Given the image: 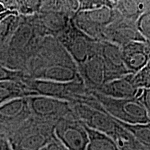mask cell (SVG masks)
<instances>
[{
	"label": "cell",
	"mask_w": 150,
	"mask_h": 150,
	"mask_svg": "<svg viewBox=\"0 0 150 150\" xmlns=\"http://www.w3.org/2000/svg\"><path fill=\"white\" fill-rule=\"evenodd\" d=\"M100 55L104 63L106 83L131 74L124 64L120 46L107 40L100 41Z\"/></svg>",
	"instance_id": "cell-12"
},
{
	"label": "cell",
	"mask_w": 150,
	"mask_h": 150,
	"mask_svg": "<svg viewBox=\"0 0 150 150\" xmlns=\"http://www.w3.org/2000/svg\"><path fill=\"white\" fill-rule=\"evenodd\" d=\"M3 103H4V102H0V105H1V104H3Z\"/></svg>",
	"instance_id": "cell-32"
},
{
	"label": "cell",
	"mask_w": 150,
	"mask_h": 150,
	"mask_svg": "<svg viewBox=\"0 0 150 150\" xmlns=\"http://www.w3.org/2000/svg\"><path fill=\"white\" fill-rule=\"evenodd\" d=\"M28 103L31 117L56 125L60 120L73 113L71 103L45 96L29 97Z\"/></svg>",
	"instance_id": "cell-9"
},
{
	"label": "cell",
	"mask_w": 150,
	"mask_h": 150,
	"mask_svg": "<svg viewBox=\"0 0 150 150\" xmlns=\"http://www.w3.org/2000/svg\"><path fill=\"white\" fill-rule=\"evenodd\" d=\"M124 64L131 74H136L150 62V42L133 41L121 47Z\"/></svg>",
	"instance_id": "cell-13"
},
{
	"label": "cell",
	"mask_w": 150,
	"mask_h": 150,
	"mask_svg": "<svg viewBox=\"0 0 150 150\" xmlns=\"http://www.w3.org/2000/svg\"><path fill=\"white\" fill-rule=\"evenodd\" d=\"M6 11H7V10L6 9L4 6L2 4V3L0 2V14L6 12Z\"/></svg>",
	"instance_id": "cell-31"
},
{
	"label": "cell",
	"mask_w": 150,
	"mask_h": 150,
	"mask_svg": "<svg viewBox=\"0 0 150 150\" xmlns=\"http://www.w3.org/2000/svg\"><path fill=\"white\" fill-rule=\"evenodd\" d=\"M71 105L75 117L88 128L104 133L114 140L121 131V125L102 107L93 108L79 103Z\"/></svg>",
	"instance_id": "cell-8"
},
{
	"label": "cell",
	"mask_w": 150,
	"mask_h": 150,
	"mask_svg": "<svg viewBox=\"0 0 150 150\" xmlns=\"http://www.w3.org/2000/svg\"><path fill=\"white\" fill-rule=\"evenodd\" d=\"M105 31L110 39L107 41L114 43L120 47L133 41L145 40L138 32L136 27H134L133 25L126 22H120L116 25L112 23Z\"/></svg>",
	"instance_id": "cell-17"
},
{
	"label": "cell",
	"mask_w": 150,
	"mask_h": 150,
	"mask_svg": "<svg viewBox=\"0 0 150 150\" xmlns=\"http://www.w3.org/2000/svg\"><path fill=\"white\" fill-rule=\"evenodd\" d=\"M20 16L17 13L8 15L0 22V47L10 38L20 22Z\"/></svg>",
	"instance_id": "cell-22"
},
{
	"label": "cell",
	"mask_w": 150,
	"mask_h": 150,
	"mask_svg": "<svg viewBox=\"0 0 150 150\" xmlns=\"http://www.w3.org/2000/svg\"><path fill=\"white\" fill-rule=\"evenodd\" d=\"M12 13H14V12H11V11H6V12L3 13H1L0 14V22L1 21V20H3V19H4L6 17L8 16V15H11Z\"/></svg>",
	"instance_id": "cell-30"
},
{
	"label": "cell",
	"mask_w": 150,
	"mask_h": 150,
	"mask_svg": "<svg viewBox=\"0 0 150 150\" xmlns=\"http://www.w3.org/2000/svg\"><path fill=\"white\" fill-rule=\"evenodd\" d=\"M118 9L127 18H131L137 15L140 11L139 5L135 1H122L118 6Z\"/></svg>",
	"instance_id": "cell-26"
},
{
	"label": "cell",
	"mask_w": 150,
	"mask_h": 150,
	"mask_svg": "<svg viewBox=\"0 0 150 150\" xmlns=\"http://www.w3.org/2000/svg\"><path fill=\"white\" fill-rule=\"evenodd\" d=\"M89 92L105 111L116 120L128 125L150 123V118L145 107L138 99H115L96 91Z\"/></svg>",
	"instance_id": "cell-4"
},
{
	"label": "cell",
	"mask_w": 150,
	"mask_h": 150,
	"mask_svg": "<svg viewBox=\"0 0 150 150\" xmlns=\"http://www.w3.org/2000/svg\"><path fill=\"white\" fill-rule=\"evenodd\" d=\"M32 96H38V95L30 91L22 82L11 81L0 82V102H6L13 99Z\"/></svg>",
	"instance_id": "cell-18"
},
{
	"label": "cell",
	"mask_w": 150,
	"mask_h": 150,
	"mask_svg": "<svg viewBox=\"0 0 150 150\" xmlns=\"http://www.w3.org/2000/svg\"><path fill=\"white\" fill-rule=\"evenodd\" d=\"M35 18L43 34L55 38L66 29L72 20L69 15L54 11H40Z\"/></svg>",
	"instance_id": "cell-15"
},
{
	"label": "cell",
	"mask_w": 150,
	"mask_h": 150,
	"mask_svg": "<svg viewBox=\"0 0 150 150\" xmlns=\"http://www.w3.org/2000/svg\"><path fill=\"white\" fill-rule=\"evenodd\" d=\"M31 116L27 97L8 101L0 105V134L8 136Z\"/></svg>",
	"instance_id": "cell-11"
},
{
	"label": "cell",
	"mask_w": 150,
	"mask_h": 150,
	"mask_svg": "<svg viewBox=\"0 0 150 150\" xmlns=\"http://www.w3.org/2000/svg\"><path fill=\"white\" fill-rule=\"evenodd\" d=\"M116 121L128 131L136 142L146 147L150 148V123L128 125L118 120Z\"/></svg>",
	"instance_id": "cell-21"
},
{
	"label": "cell",
	"mask_w": 150,
	"mask_h": 150,
	"mask_svg": "<svg viewBox=\"0 0 150 150\" xmlns=\"http://www.w3.org/2000/svg\"><path fill=\"white\" fill-rule=\"evenodd\" d=\"M143 105L147 115L150 118V88L142 89L138 88L137 96L136 97Z\"/></svg>",
	"instance_id": "cell-27"
},
{
	"label": "cell",
	"mask_w": 150,
	"mask_h": 150,
	"mask_svg": "<svg viewBox=\"0 0 150 150\" xmlns=\"http://www.w3.org/2000/svg\"><path fill=\"white\" fill-rule=\"evenodd\" d=\"M23 83L30 91L40 96L52 97L70 103L76 102L88 92L82 81L56 82L33 79L27 76Z\"/></svg>",
	"instance_id": "cell-5"
},
{
	"label": "cell",
	"mask_w": 150,
	"mask_h": 150,
	"mask_svg": "<svg viewBox=\"0 0 150 150\" xmlns=\"http://www.w3.org/2000/svg\"><path fill=\"white\" fill-rule=\"evenodd\" d=\"M24 73L33 79L56 82L81 81L78 67L57 38L47 35L28 60Z\"/></svg>",
	"instance_id": "cell-1"
},
{
	"label": "cell",
	"mask_w": 150,
	"mask_h": 150,
	"mask_svg": "<svg viewBox=\"0 0 150 150\" xmlns=\"http://www.w3.org/2000/svg\"><path fill=\"white\" fill-rule=\"evenodd\" d=\"M0 150H11L8 140L6 135L0 134Z\"/></svg>",
	"instance_id": "cell-29"
},
{
	"label": "cell",
	"mask_w": 150,
	"mask_h": 150,
	"mask_svg": "<svg viewBox=\"0 0 150 150\" xmlns=\"http://www.w3.org/2000/svg\"><path fill=\"white\" fill-rule=\"evenodd\" d=\"M40 150H68L67 148H65L62 144L55 138L54 140H52L51 142L47 144L46 146H45L42 149Z\"/></svg>",
	"instance_id": "cell-28"
},
{
	"label": "cell",
	"mask_w": 150,
	"mask_h": 150,
	"mask_svg": "<svg viewBox=\"0 0 150 150\" xmlns=\"http://www.w3.org/2000/svg\"><path fill=\"white\" fill-rule=\"evenodd\" d=\"M7 11L16 13L18 16H31L40 12L42 1H16L0 0Z\"/></svg>",
	"instance_id": "cell-20"
},
{
	"label": "cell",
	"mask_w": 150,
	"mask_h": 150,
	"mask_svg": "<svg viewBox=\"0 0 150 150\" xmlns=\"http://www.w3.org/2000/svg\"><path fill=\"white\" fill-rule=\"evenodd\" d=\"M136 27L142 37L146 41L150 42V12L140 15Z\"/></svg>",
	"instance_id": "cell-25"
},
{
	"label": "cell",
	"mask_w": 150,
	"mask_h": 150,
	"mask_svg": "<svg viewBox=\"0 0 150 150\" xmlns=\"http://www.w3.org/2000/svg\"><path fill=\"white\" fill-rule=\"evenodd\" d=\"M132 74L110 81L93 91L115 99L136 98L138 89L135 87L131 81Z\"/></svg>",
	"instance_id": "cell-16"
},
{
	"label": "cell",
	"mask_w": 150,
	"mask_h": 150,
	"mask_svg": "<svg viewBox=\"0 0 150 150\" xmlns=\"http://www.w3.org/2000/svg\"><path fill=\"white\" fill-rule=\"evenodd\" d=\"M77 67L81 79L88 91H95L106 83V71L100 52L91 56Z\"/></svg>",
	"instance_id": "cell-14"
},
{
	"label": "cell",
	"mask_w": 150,
	"mask_h": 150,
	"mask_svg": "<svg viewBox=\"0 0 150 150\" xmlns=\"http://www.w3.org/2000/svg\"><path fill=\"white\" fill-rule=\"evenodd\" d=\"M131 81L136 88H150V62L142 70L132 74Z\"/></svg>",
	"instance_id": "cell-23"
},
{
	"label": "cell",
	"mask_w": 150,
	"mask_h": 150,
	"mask_svg": "<svg viewBox=\"0 0 150 150\" xmlns=\"http://www.w3.org/2000/svg\"><path fill=\"white\" fill-rule=\"evenodd\" d=\"M115 17L113 10L106 5L92 10L78 11L72 21L85 34L94 40L102 41L105 30L115 22Z\"/></svg>",
	"instance_id": "cell-7"
},
{
	"label": "cell",
	"mask_w": 150,
	"mask_h": 150,
	"mask_svg": "<svg viewBox=\"0 0 150 150\" xmlns=\"http://www.w3.org/2000/svg\"><path fill=\"white\" fill-rule=\"evenodd\" d=\"M54 136L68 150H87L89 140L86 127L74 112L56 124Z\"/></svg>",
	"instance_id": "cell-10"
},
{
	"label": "cell",
	"mask_w": 150,
	"mask_h": 150,
	"mask_svg": "<svg viewBox=\"0 0 150 150\" xmlns=\"http://www.w3.org/2000/svg\"><path fill=\"white\" fill-rule=\"evenodd\" d=\"M20 16L16 29L7 42L0 47V64L24 72L28 60L45 35L38 24L35 15Z\"/></svg>",
	"instance_id": "cell-2"
},
{
	"label": "cell",
	"mask_w": 150,
	"mask_h": 150,
	"mask_svg": "<svg viewBox=\"0 0 150 150\" xmlns=\"http://www.w3.org/2000/svg\"><path fill=\"white\" fill-rule=\"evenodd\" d=\"M27 76V75L23 72L11 70L0 64V82L11 81L23 83V81Z\"/></svg>",
	"instance_id": "cell-24"
},
{
	"label": "cell",
	"mask_w": 150,
	"mask_h": 150,
	"mask_svg": "<svg viewBox=\"0 0 150 150\" xmlns=\"http://www.w3.org/2000/svg\"><path fill=\"white\" fill-rule=\"evenodd\" d=\"M56 38L65 48L77 66L94 54L100 52V41L94 40L82 32L74 25L72 20L66 29Z\"/></svg>",
	"instance_id": "cell-6"
},
{
	"label": "cell",
	"mask_w": 150,
	"mask_h": 150,
	"mask_svg": "<svg viewBox=\"0 0 150 150\" xmlns=\"http://www.w3.org/2000/svg\"><path fill=\"white\" fill-rule=\"evenodd\" d=\"M86 129L89 140L87 150H121L115 140L107 134L87 127Z\"/></svg>",
	"instance_id": "cell-19"
},
{
	"label": "cell",
	"mask_w": 150,
	"mask_h": 150,
	"mask_svg": "<svg viewBox=\"0 0 150 150\" xmlns=\"http://www.w3.org/2000/svg\"><path fill=\"white\" fill-rule=\"evenodd\" d=\"M54 127L30 116L6 136L11 150H40L56 138Z\"/></svg>",
	"instance_id": "cell-3"
}]
</instances>
